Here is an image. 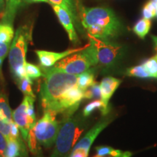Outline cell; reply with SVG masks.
<instances>
[{"instance_id":"38","label":"cell","mask_w":157,"mask_h":157,"mask_svg":"<svg viewBox=\"0 0 157 157\" xmlns=\"http://www.w3.org/2000/svg\"><path fill=\"white\" fill-rule=\"evenodd\" d=\"M156 17H157V6L156 7Z\"/></svg>"},{"instance_id":"15","label":"cell","mask_w":157,"mask_h":157,"mask_svg":"<svg viewBox=\"0 0 157 157\" xmlns=\"http://www.w3.org/2000/svg\"><path fill=\"white\" fill-rule=\"evenodd\" d=\"M23 0H5V11L2 16L1 23L13 25L15 15Z\"/></svg>"},{"instance_id":"37","label":"cell","mask_w":157,"mask_h":157,"mask_svg":"<svg viewBox=\"0 0 157 157\" xmlns=\"http://www.w3.org/2000/svg\"><path fill=\"white\" fill-rule=\"evenodd\" d=\"M93 157H105V156H98V155H96V156ZM109 157H113V156H109Z\"/></svg>"},{"instance_id":"14","label":"cell","mask_w":157,"mask_h":157,"mask_svg":"<svg viewBox=\"0 0 157 157\" xmlns=\"http://www.w3.org/2000/svg\"><path fill=\"white\" fill-rule=\"evenodd\" d=\"M48 3L51 6H60L66 10L70 14L71 17H72L74 23H75L78 30L81 31L80 30V25H82V24L80 22L79 16H78L77 7H76L75 2L74 0H48Z\"/></svg>"},{"instance_id":"23","label":"cell","mask_w":157,"mask_h":157,"mask_svg":"<svg viewBox=\"0 0 157 157\" xmlns=\"http://www.w3.org/2000/svg\"><path fill=\"white\" fill-rule=\"evenodd\" d=\"M25 68L27 76L31 79H36V78H39L40 76H42V68H40L39 66H36V65L26 62Z\"/></svg>"},{"instance_id":"11","label":"cell","mask_w":157,"mask_h":157,"mask_svg":"<svg viewBox=\"0 0 157 157\" xmlns=\"http://www.w3.org/2000/svg\"><path fill=\"white\" fill-rule=\"evenodd\" d=\"M52 9L58 17L60 24L63 27L68 35V38L74 44H78V37L74 28V21L68 12L60 6L52 5Z\"/></svg>"},{"instance_id":"31","label":"cell","mask_w":157,"mask_h":157,"mask_svg":"<svg viewBox=\"0 0 157 157\" xmlns=\"http://www.w3.org/2000/svg\"><path fill=\"white\" fill-rule=\"evenodd\" d=\"M19 128L17 125L14 122L11 123V129H10V135L11 137H15V138H18L19 137Z\"/></svg>"},{"instance_id":"7","label":"cell","mask_w":157,"mask_h":157,"mask_svg":"<svg viewBox=\"0 0 157 157\" xmlns=\"http://www.w3.org/2000/svg\"><path fill=\"white\" fill-rule=\"evenodd\" d=\"M90 43L95 50L98 64L101 67L107 68L114 65L121 58L123 52L121 45L110 42L109 40L95 38L87 34Z\"/></svg>"},{"instance_id":"10","label":"cell","mask_w":157,"mask_h":157,"mask_svg":"<svg viewBox=\"0 0 157 157\" xmlns=\"http://www.w3.org/2000/svg\"><path fill=\"white\" fill-rule=\"evenodd\" d=\"M29 96L25 95L22 103L13 112V119L21 131L23 140L27 141L29 130L31 129L29 117L27 112Z\"/></svg>"},{"instance_id":"13","label":"cell","mask_w":157,"mask_h":157,"mask_svg":"<svg viewBox=\"0 0 157 157\" xmlns=\"http://www.w3.org/2000/svg\"><path fill=\"white\" fill-rule=\"evenodd\" d=\"M25 155L24 143L21 140V137L15 138L11 137L7 139L5 157H22Z\"/></svg>"},{"instance_id":"4","label":"cell","mask_w":157,"mask_h":157,"mask_svg":"<svg viewBox=\"0 0 157 157\" xmlns=\"http://www.w3.org/2000/svg\"><path fill=\"white\" fill-rule=\"evenodd\" d=\"M32 36V25L25 24L17 29L9 50V63L16 80L26 77L25 55Z\"/></svg>"},{"instance_id":"25","label":"cell","mask_w":157,"mask_h":157,"mask_svg":"<svg viewBox=\"0 0 157 157\" xmlns=\"http://www.w3.org/2000/svg\"><path fill=\"white\" fill-rule=\"evenodd\" d=\"M127 75L129 76H135V77L138 78H148L150 77L149 74L147 73L146 71L144 69L142 65L140 66H134L127 69L126 71Z\"/></svg>"},{"instance_id":"9","label":"cell","mask_w":157,"mask_h":157,"mask_svg":"<svg viewBox=\"0 0 157 157\" xmlns=\"http://www.w3.org/2000/svg\"><path fill=\"white\" fill-rule=\"evenodd\" d=\"M87 44L84 45L82 48L70 49V50H67L61 52H50V51L45 50H36L35 52L38 57L39 63L42 68H50L52 67L57 62H58L61 59L82 50L87 46Z\"/></svg>"},{"instance_id":"40","label":"cell","mask_w":157,"mask_h":157,"mask_svg":"<svg viewBox=\"0 0 157 157\" xmlns=\"http://www.w3.org/2000/svg\"><path fill=\"white\" fill-rule=\"evenodd\" d=\"M155 57H156V58L157 59V55H156V56H155Z\"/></svg>"},{"instance_id":"33","label":"cell","mask_w":157,"mask_h":157,"mask_svg":"<svg viewBox=\"0 0 157 157\" xmlns=\"http://www.w3.org/2000/svg\"><path fill=\"white\" fill-rule=\"evenodd\" d=\"M24 1L27 4L39 3V2H48V0H24Z\"/></svg>"},{"instance_id":"21","label":"cell","mask_w":157,"mask_h":157,"mask_svg":"<svg viewBox=\"0 0 157 157\" xmlns=\"http://www.w3.org/2000/svg\"><path fill=\"white\" fill-rule=\"evenodd\" d=\"M0 113L3 115L10 123L14 122L13 119V112L9 106L7 97L4 94H0Z\"/></svg>"},{"instance_id":"36","label":"cell","mask_w":157,"mask_h":157,"mask_svg":"<svg viewBox=\"0 0 157 157\" xmlns=\"http://www.w3.org/2000/svg\"><path fill=\"white\" fill-rule=\"evenodd\" d=\"M3 60L2 59H0V76H2V66Z\"/></svg>"},{"instance_id":"8","label":"cell","mask_w":157,"mask_h":157,"mask_svg":"<svg viewBox=\"0 0 157 157\" xmlns=\"http://www.w3.org/2000/svg\"><path fill=\"white\" fill-rule=\"evenodd\" d=\"M113 119V117L110 113V115H105L103 119H101L91 129H90L84 137H82L80 140L74 146L73 149H84L89 151L93 144L94 140L98 135L101 133L103 129L106 127ZM72 149V150H73Z\"/></svg>"},{"instance_id":"29","label":"cell","mask_w":157,"mask_h":157,"mask_svg":"<svg viewBox=\"0 0 157 157\" xmlns=\"http://www.w3.org/2000/svg\"><path fill=\"white\" fill-rule=\"evenodd\" d=\"M10 48V44L0 42V59L4 60L5 58V57L9 52Z\"/></svg>"},{"instance_id":"22","label":"cell","mask_w":157,"mask_h":157,"mask_svg":"<svg viewBox=\"0 0 157 157\" xmlns=\"http://www.w3.org/2000/svg\"><path fill=\"white\" fill-rule=\"evenodd\" d=\"M142 66L150 77L157 78V59L156 57L154 56L146 60Z\"/></svg>"},{"instance_id":"28","label":"cell","mask_w":157,"mask_h":157,"mask_svg":"<svg viewBox=\"0 0 157 157\" xmlns=\"http://www.w3.org/2000/svg\"><path fill=\"white\" fill-rule=\"evenodd\" d=\"M89 151L84 149H73L69 157H87Z\"/></svg>"},{"instance_id":"12","label":"cell","mask_w":157,"mask_h":157,"mask_svg":"<svg viewBox=\"0 0 157 157\" xmlns=\"http://www.w3.org/2000/svg\"><path fill=\"white\" fill-rule=\"evenodd\" d=\"M121 82V80L119 79V78L109 76V77L103 78L101 84H100L101 93V100L107 109H110L109 108L110 98L112 97L113 94L117 90L118 87L120 85Z\"/></svg>"},{"instance_id":"18","label":"cell","mask_w":157,"mask_h":157,"mask_svg":"<svg viewBox=\"0 0 157 157\" xmlns=\"http://www.w3.org/2000/svg\"><path fill=\"white\" fill-rule=\"evenodd\" d=\"M151 25V23L150 20L143 17L135 23L132 30L137 36L140 37V39H144L146 35L148 34L149 30H150Z\"/></svg>"},{"instance_id":"32","label":"cell","mask_w":157,"mask_h":157,"mask_svg":"<svg viewBox=\"0 0 157 157\" xmlns=\"http://www.w3.org/2000/svg\"><path fill=\"white\" fill-rule=\"evenodd\" d=\"M5 7V0H0V15L2 16Z\"/></svg>"},{"instance_id":"26","label":"cell","mask_w":157,"mask_h":157,"mask_svg":"<svg viewBox=\"0 0 157 157\" xmlns=\"http://www.w3.org/2000/svg\"><path fill=\"white\" fill-rule=\"evenodd\" d=\"M156 5L149 0L143 8V18L150 20L156 17Z\"/></svg>"},{"instance_id":"5","label":"cell","mask_w":157,"mask_h":157,"mask_svg":"<svg viewBox=\"0 0 157 157\" xmlns=\"http://www.w3.org/2000/svg\"><path fill=\"white\" fill-rule=\"evenodd\" d=\"M97 64L95 50L89 42L83 50L61 59L52 67L66 73L78 75Z\"/></svg>"},{"instance_id":"27","label":"cell","mask_w":157,"mask_h":157,"mask_svg":"<svg viewBox=\"0 0 157 157\" xmlns=\"http://www.w3.org/2000/svg\"><path fill=\"white\" fill-rule=\"evenodd\" d=\"M10 129L11 123H10L9 121L0 113V132L5 136L6 140L11 137Z\"/></svg>"},{"instance_id":"16","label":"cell","mask_w":157,"mask_h":157,"mask_svg":"<svg viewBox=\"0 0 157 157\" xmlns=\"http://www.w3.org/2000/svg\"><path fill=\"white\" fill-rule=\"evenodd\" d=\"M97 155L101 156H113V157H131L132 154L129 151H122L109 146H97L95 148Z\"/></svg>"},{"instance_id":"3","label":"cell","mask_w":157,"mask_h":157,"mask_svg":"<svg viewBox=\"0 0 157 157\" xmlns=\"http://www.w3.org/2000/svg\"><path fill=\"white\" fill-rule=\"evenodd\" d=\"M84 118V116L64 117L51 157H69L72 149L85 129Z\"/></svg>"},{"instance_id":"35","label":"cell","mask_w":157,"mask_h":157,"mask_svg":"<svg viewBox=\"0 0 157 157\" xmlns=\"http://www.w3.org/2000/svg\"><path fill=\"white\" fill-rule=\"evenodd\" d=\"M151 38L153 39V40H154V44H155V46H157V36H151Z\"/></svg>"},{"instance_id":"30","label":"cell","mask_w":157,"mask_h":157,"mask_svg":"<svg viewBox=\"0 0 157 157\" xmlns=\"http://www.w3.org/2000/svg\"><path fill=\"white\" fill-rule=\"evenodd\" d=\"M6 148H7V140L0 132V157H5Z\"/></svg>"},{"instance_id":"24","label":"cell","mask_w":157,"mask_h":157,"mask_svg":"<svg viewBox=\"0 0 157 157\" xmlns=\"http://www.w3.org/2000/svg\"><path fill=\"white\" fill-rule=\"evenodd\" d=\"M101 87H100V85L98 82H95L93 85L84 90V98H85V99H93V98L98 99V98H101Z\"/></svg>"},{"instance_id":"6","label":"cell","mask_w":157,"mask_h":157,"mask_svg":"<svg viewBox=\"0 0 157 157\" xmlns=\"http://www.w3.org/2000/svg\"><path fill=\"white\" fill-rule=\"evenodd\" d=\"M56 115L44 111V115L32 127L37 143L40 146L50 148L56 143L61 127L62 121L56 120Z\"/></svg>"},{"instance_id":"2","label":"cell","mask_w":157,"mask_h":157,"mask_svg":"<svg viewBox=\"0 0 157 157\" xmlns=\"http://www.w3.org/2000/svg\"><path fill=\"white\" fill-rule=\"evenodd\" d=\"M43 81L39 98L44 111L56 114L59 103L68 90L77 85L78 75L70 74L54 67L42 68Z\"/></svg>"},{"instance_id":"19","label":"cell","mask_w":157,"mask_h":157,"mask_svg":"<svg viewBox=\"0 0 157 157\" xmlns=\"http://www.w3.org/2000/svg\"><path fill=\"white\" fill-rule=\"evenodd\" d=\"M97 109L101 110L104 116L108 114L110 111V109H107L105 107V105H104V104L101 100L96 99L94 101L91 102V103H90L86 105L83 110V116L85 117H87L88 116H90Z\"/></svg>"},{"instance_id":"39","label":"cell","mask_w":157,"mask_h":157,"mask_svg":"<svg viewBox=\"0 0 157 157\" xmlns=\"http://www.w3.org/2000/svg\"><path fill=\"white\" fill-rule=\"evenodd\" d=\"M156 50L157 51V46H156Z\"/></svg>"},{"instance_id":"17","label":"cell","mask_w":157,"mask_h":157,"mask_svg":"<svg viewBox=\"0 0 157 157\" xmlns=\"http://www.w3.org/2000/svg\"><path fill=\"white\" fill-rule=\"evenodd\" d=\"M93 69H89L78 75L77 86L82 90H86L95 83Z\"/></svg>"},{"instance_id":"1","label":"cell","mask_w":157,"mask_h":157,"mask_svg":"<svg viewBox=\"0 0 157 157\" xmlns=\"http://www.w3.org/2000/svg\"><path fill=\"white\" fill-rule=\"evenodd\" d=\"M82 26L87 34L95 38L109 40L116 38L123 31V25L112 10L109 7H85L78 9Z\"/></svg>"},{"instance_id":"34","label":"cell","mask_w":157,"mask_h":157,"mask_svg":"<svg viewBox=\"0 0 157 157\" xmlns=\"http://www.w3.org/2000/svg\"><path fill=\"white\" fill-rule=\"evenodd\" d=\"M74 2H75L76 3V7H77V9H78H78H79V7H81L82 5V4L81 2V0H74Z\"/></svg>"},{"instance_id":"20","label":"cell","mask_w":157,"mask_h":157,"mask_svg":"<svg viewBox=\"0 0 157 157\" xmlns=\"http://www.w3.org/2000/svg\"><path fill=\"white\" fill-rule=\"evenodd\" d=\"M17 83L20 90L24 94L25 96H31L35 98L32 90V81L29 76L19 78L17 80Z\"/></svg>"}]
</instances>
